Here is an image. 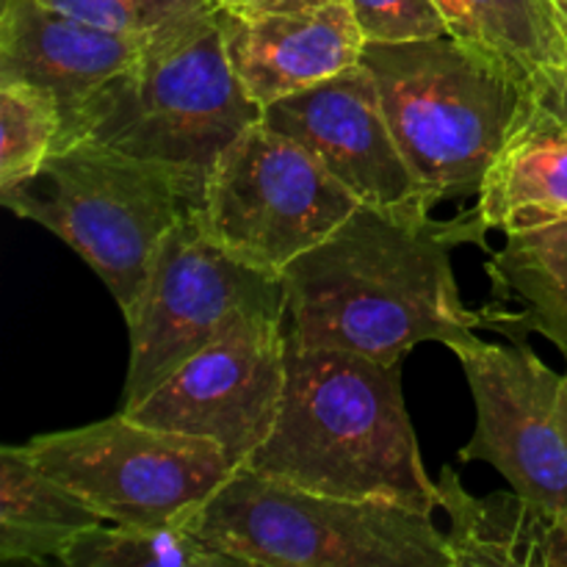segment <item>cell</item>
Wrapping results in <instances>:
<instances>
[{
    "label": "cell",
    "instance_id": "cell-13",
    "mask_svg": "<svg viewBox=\"0 0 567 567\" xmlns=\"http://www.w3.org/2000/svg\"><path fill=\"white\" fill-rule=\"evenodd\" d=\"M216 14L227 59L260 109L360 64L365 48L347 0L288 14Z\"/></svg>",
    "mask_w": 567,
    "mask_h": 567
},
{
    "label": "cell",
    "instance_id": "cell-9",
    "mask_svg": "<svg viewBox=\"0 0 567 567\" xmlns=\"http://www.w3.org/2000/svg\"><path fill=\"white\" fill-rule=\"evenodd\" d=\"M358 205L310 150L260 120L219 155L199 214L236 258L282 275Z\"/></svg>",
    "mask_w": 567,
    "mask_h": 567
},
{
    "label": "cell",
    "instance_id": "cell-6",
    "mask_svg": "<svg viewBox=\"0 0 567 567\" xmlns=\"http://www.w3.org/2000/svg\"><path fill=\"white\" fill-rule=\"evenodd\" d=\"M183 529L241 567H452L432 515L302 491L249 468L233 471Z\"/></svg>",
    "mask_w": 567,
    "mask_h": 567
},
{
    "label": "cell",
    "instance_id": "cell-26",
    "mask_svg": "<svg viewBox=\"0 0 567 567\" xmlns=\"http://www.w3.org/2000/svg\"><path fill=\"white\" fill-rule=\"evenodd\" d=\"M554 9H557L559 20H563V25L567 28V0H554Z\"/></svg>",
    "mask_w": 567,
    "mask_h": 567
},
{
    "label": "cell",
    "instance_id": "cell-23",
    "mask_svg": "<svg viewBox=\"0 0 567 567\" xmlns=\"http://www.w3.org/2000/svg\"><path fill=\"white\" fill-rule=\"evenodd\" d=\"M365 42L399 44L449 37L435 0H347Z\"/></svg>",
    "mask_w": 567,
    "mask_h": 567
},
{
    "label": "cell",
    "instance_id": "cell-5",
    "mask_svg": "<svg viewBox=\"0 0 567 567\" xmlns=\"http://www.w3.org/2000/svg\"><path fill=\"white\" fill-rule=\"evenodd\" d=\"M203 199L205 188L183 172L100 142L53 150L37 175L0 192L6 208L48 227L97 271L125 319L164 236Z\"/></svg>",
    "mask_w": 567,
    "mask_h": 567
},
{
    "label": "cell",
    "instance_id": "cell-14",
    "mask_svg": "<svg viewBox=\"0 0 567 567\" xmlns=\"http://www.w3.org/2000/svg\"><path fill=\"white\" fill-rule=\"evenodd\" d=\"M150 39L92 25L42 0H3L0 81H28L53 92L66 122L97 89L127 70Z\"/></svg>",
    "mask_w": 567,
    "mask_h": 567
},
{
    "label": "cell",
    "instance_id": "cell-25",
    "mask_svg": "<svg viewBox=\"0 0 567 567\" xmlns=\"http://www.w3.org/2000/svg\"><path fill=\"white\" fill-rule=\"evenodd\" d=\"M543 103H546L548 109H557L559 114H567V78H565L563 89H559V92H554L551 97H546V100H543Z\"/></svg>",
    "mask_w": 567,
    "mask_h": 567
},
{
    "label": "cell",
    "instance_id": "cell-8",
    "mask_svg": "<svg viewBox=\"0 0 567 567\" xmlns=\"http://www.w3.org/2000/svg\"><path fill=\"white\" fill-rule=\"evenodd\" d=\"M22 449L105 520L131 526H183L236 471L219 443L125 413L37 435Z\"/></svg>",
    "mask_w": 567,
    "mask_h": 567
},
{
    "label": "cell",
    "instance_id": "cell-22",
    "mask_svg": "<svg viewBox=\"0 0 567 567\" xmlns=\"http://www.w3.org/2000/svg\"><path fill=\"white\" fill-rule=\"evenodd\" d=\"M64 14L131 37H155L192 17L214 11V0H42Z\"/></svg>",
    "mask_w": 567,
    "mask_h": 567
},
{
    "label": "cell",
    "instance_id": "cell-15",
    "mask_svg": "<svg viewBox=\"0 0 567 567\" xmlns=\"http://www.w3.org/2000/svg\"><path fill=\"white\" fill-rule=\"evenodd\" d=\"M504 236L567 221V114L537 105L509 136L471 205Z\"/></svg>",
    "mask_w": 567,
    "mask_h": 567
},
{
    "label": "cell",
    "instance_id": "cell-24",
    "mask_svg": "<svg viewBox=\"0 0 567 567\" xmlns=\"http://www.w3.org/2000/svg\"><path fill=\"white\" fill-rule=\"evenodd\" d=\"M336 3V0H214L216 9L236 17H264V14H288V11L319 9V6Z\"/></svg>",
    "mask_w": 567,
    "mask_h": 567
},
{
    "label": "cell",
    "instance_id": "cell-21",
    "mask_svg": "<svg viewBox=\"0 0 567 567\" xmlns=\"http://www.w3.org/2000/svg\"><path fill=\"white\" fill-rule=\"evenodd\" d=\"M53 92L28 81H0V192L42 169L61 136Z\"/></svg>",
    "mask_w": 567,
    "mask_h": 567
},
{
    "label": "cell",
    "instance_id": "cell-3",
    "mask_svg": "<svg viewBox=\"0 0 567 567\" xmlns=\"http://www.w3.org/2000/svg\"><path fill=\"white\" fill-rule=\"evenodd\" d=\"M260 120L264 109L238 81L214 9L155 33L125 72L61 125L55 150L109 144L172 166L205 188L219 155Z\"/></svg>",
    "mask_w": 567,
    "mask_h": 567
},
{
    "label": "cell",
    "instance_id": "cell-16",
    "mask_svg": "<svg viewBox=\"0 0 567 567\" xmlns=\"http://www.w3.org/2000/svg\"><path fill=\"white\" fill-rule=\"evenodd\" d=\"M491 299L480 308L485 330L526 343L532 332L567 354V221L513 233L485 264Z\"/></svg>",
    "mask_w": 567,
    "mask_h": 567
},
{
    "label": "cell",
    "instance_id": "cell-2",
    "mask_svg": "<svg viewBox=\"0 0 567 567\" xmlns=\"http://www.w3.org/2000/svg\"><path fill=\"white\" fill-rule=\"evenodd\" d=\"M241 468L324 496L426 515L441 507L404 404L402 363L349 349L288 343L280 415Z\"/></svg>",
    "mask_w": 567,
    "mask_h": 567
},
{
    "label": "cell",
    "instance_id": "cell-10",
    "mask_svg": "<svg viewBox=\"0 0 567 567\" xmlns=\"http://www.w3.org/2000/svg\"><path fill=\"white\" fill-rule=\"evenodd\" d=\"M476 404L463 463H487L554 524H567V380L526 343L452 347Z\"/></svg>",
    "mask_w": 567,
    "mask_h": 567
},
{
    "label": "cell",
    "instance_id": "cell-19",
    "mask_svg": "<svg viewBox=\"0 0 567 567\" xmlns=\"http://www.w3.org/2000/svg\"><path fill=\"white\" fill-rule=\"evenodd\" d=\"M435 485L437 502L452 520L443 535L452 567H548L554 520L537 513L520 493L476 498L449 465Z\"/></svg>",
    "mask_w": 567,
    "mask_h": 567
},
{
    "label": "cell",
    "instance_id": "cell-27",
    "mask_svg": "<svg viewBox=\"0 0 567 567\" xmlns=\"http://www.w3.org/2000/svg\"><path fill=\"white\" fill-rule=\"evenodd\" d=\"M565 360H567V354H565ZM565 380H567V371H565Z\"/></svg>",
    "mask_w": 567,
    "mask_h": 567
},
{
    "label": "cell",
    "instance_id": "cell-18",
    "mask_svg": "<svg viewBox=\"0 0 567 567\" xmlns=\"http://www.w3.org/2000/svg\"><path fill=\"white\" fill-rule=\"evenodd\" d=\"M105 524L75 491L33 463L22 446L0 449V559L44 565L81 532Z\"/></svg>",
    "mask_w": 567,
    "mask_h": 567
},
{
    "label": "cell",
    "instance_id": "cell-12",
    "mask_svg": "<svg viewBox=\"0 0 567 567\" xmlns=\"http://www.w3.org/2000/svg\"><path fill=\"white\" fill-rule=\"evenodd\" d=\"M264 122L310 150L358 203L377 208L424 203L363 61L271 103Z\"/></svg>",
    "mask_w": 567,
    "mask_h": 567
},
{
    "label": "cell",
    "instance_id": "cell-7",
    "mask_svg": "<svg viewBox=\"0 0 567 567\" xmlns=\"http://www.w3.org/2000/svg\"><path fill=\"white\" fill-rule=\"evenodd\" d=\"M286 321L282 275L244 264L192 208L161 241L131 327L122 408H136L172 371L249 321Z\"/></svg>",
    "mask_w": 567,
    "mask_h": 567
},
{
    "label": "cell",
    "instance_id": "cell-20",
    "mask_svg": "<svg viewBox=\"0 0 567 567\" xmlns=\"http://www.w3.org/2000/svg\"><path fill=\"white\" fill-rule=\"evenodd\" d=\"M66 567H241L216 554L183 526L97 524L81 532L59 557Z\"/></svg>",
    "mask_w": 567,
    "mask_h": 567
},
{
    "label": "cell",
    "instance_id": "cell-11",
    "mask_svg": "<svg viewBox=\"0 0 567 567\" xmlns=\"http://www.w3.org/2000/svg\"><path fill=\"white\" fill-rule=\"evenodd\" d=\"M286 371V321H249L188 358L147 399L120 413L155 430L219 443L241 468L275 430Z\"/></svg>",
    "mask_w": 567,
    "mask_h": 567
},
{
    "label": "cell",
    "instance_id": "cell-17",
    "mask_svg": "<svg viewBox=\"0 0 567 567\" xmlns=\"http://www.w3.org/2000/svg\"><path fill=\"white\" fill-rule=\"evenodd\" d=\"M449 37L507 66L537 100L567 78V28L554 0H435Z\"/></svg>",
    "mask_w": 567,
    "mask_h": 567
},
{
    "label": "cell",
    "instance_id": "cell-4",
    "mask_svg": "<svg viewBox=\"0 0 567 567\" xmlns=\"http://www.w3.org/2000/svg\"><path fill=\"white\" fill-rule=\"evenodd\" d=\"M360 61L430 210L476 203L504 144L540 105L507 66L454 37L365 42Z\"/></svg>",
    "mask_w": 567,
    "mask_h": 567
},
{
    "label": "cell",
    "instance_id": "cell-1",
    "mask_svg": "<svg viewBox=\"0 0 567 567\" xmlns=\"http://www.w3.org/2000/svg\"><path fill=\"white\" fill-rule=\"evenodd\" d=\"M485 236L474 208L437 219L424 203H360L282 271L288 343L396 365L424 341L449 349L474 341L485 324L460 299L452 252L465 244L491 252Z\"/></svg>",
    "mask_w": 567,
    "mask_h": 567
}]
</instances>
